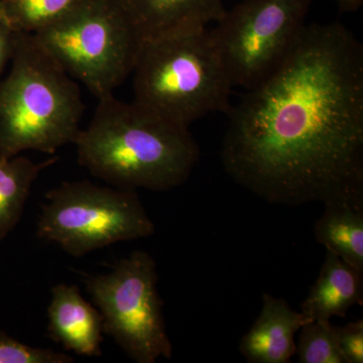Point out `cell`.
<instances>
[{
    "label": "cell",
    "instance_id": "obj_13",
    "mask_svg": "<svg viewBox=\"0 0 363 363\" xmlns=\"http://www.w3.org/2000/svg\"><path fill=\"white\" fill-rule=\"evenodd\" d=\"M58 161L57 157L40 162L26 157H0V242L21 221L38 177Z\"/></svg>",
    "mask_w": 363,
    "mask_h": 363
},
{
    "label": "cell",
    "instance_id": "obj_5",
    "mask_svg": "<svg viewBox=\"0 0 363 363\" xmlns=\"http://www.w3.org/2000/svg\"><path fill=\"white\" fill-rule=\"evenodd\" d=\"M33 35L97 99L114 94L133 74L143 43L121 0H80Z\"/></svg>",
    "mask_w": 363,
    "mask_h": 363
},
{
    "label": "cell",
    "instance_id": "obj_20",
    "mask_svg": "<svg viewBox=\"0 0 363 363\" xmlns=\"http://www.w3.org/2000/svg\"><path fill=\"white\" fill-rule=\"evenodd\" d=\"M335 2L340 9L344 13H354V11H359L363 4V0H332Z\"/></svg>",
    "mask_w": 363,
    "mask_h": 363
},
{
    "label": "cell",
    "instance_id": "obj_1",
    "mask_svg": "<svg viewBox=\"0 0 363 363\" xmlns=\"http://www.w3.org/2000/svg\"><path fill=\"white\" fill-rule=\"evenodd\" d=\"M226 114L222 164L241 187L286 206L363 205V48L341 23L306 26Z\"/></svg>",
    "mask_w": 363,
    "mask_h": 363
},
{
    "label": "cell",
    "instance_id": "obj_10",
    "mask_svg": "<svg viewBox=\"0 0 363 363\" xmlns=\"http://www.w3.org/2000/svg\"><path fill=\"white\" fill-rule=\"evenodd\" d=\"M307 323L283 298L262 295L257 321L241 338V354L250 363H289L296 354L295 335Z\"/></svg>",
    "mask_w": 363,
    "mask_h": 363
},
{
    "label": "cell",
    "instance_id": "obj_17",
    "mask_svg": "<svg viewBox=\"0 0 363 363\" xmlns=\"http://www.w3.org/2000/svg\"><path fill=\"white\" fill-rule=\"evenodd\" d=\"M71 355L26 345L0 331V363H72Z\"/></svg>",
    "mask_w": 363,
    "mask_h": 363
},
{
    "label": "cell",
    "instance_id": "obj_4",
    "mask_svg": "<svg viewBox=\"0 0 363 363\" xmlns=\"http://www.w3.org/2000/svg\"><path fill=\"white\" fill-rule=\"evenodd\" d=\"M133 75V101L183 128L230 109L234 87L209 28L143 40Z\"/></svg>",
    "mask_w": 363,
    "mask_h": 363
},
{
    "label": "cell",
    "instance_id": "obj_8",
    "mask_svg": "<svg viewBox=\"0 0 363 363\" xmlns=\"http://www.w3.org/2000/svg\"><path fill=\"white\" fill-rule=\"evenodd\" d=\"M313 0H242L210 30L233 87L271 77L304 32Z\"/></svg>",
    "mask_w": 363,
    "mask_h": 363
},
{
    "label": "cell",
    "instance_id": "obj_3",
    "mask_svg": "<svg viewBox=\"0 0 363 363\" xmlns=\"http://www.w3.org/2000/svg\"><path fill=\"white\" fill-rule=\"evenodd\" d=\"M11 69L0 81V157L47 155L75 143L85 104L75 79L35 35L16 32Z\"/></svg>",
    "mask_w": 363,
    "mask_h": 363
},
{
    "label": "cell",
    "instance_id": "obj_14",
    "mask_svg": "<svg viewBox=\"0 0 363 363\" xmlns=\"http://www.w3.org/2000/svg\"><path fill=\"white\" fill-rule=\"evenodd\" d=\"M314 227L318 243L363 272V205H325Z\"/></svg>",
    "mask_w": 363,
    "mask_h": 363
},
{
    "label": "cell",
    "instance_id": "obj_16",
    "mask_svg": "<svg viewBox=\"0 0 363 363\" xmlns=\"http://www.w3.org/2000/svg\"><path fill=\"white\" fill-rule=\"evenodd\" d=\"M296 354L300 363H344L335 326L330 320H314L301 327Z\"/></svg>",
    "mask_w": 363,
    "mask_h": 363
},
{
    "label": "cell",
    "instance_id": "obj_7",
    "mask_svg": "<svg viewBox=\"0 0 363 363\" xmlns=\"http://www.w3.org/2000/svg\"><path fill=\"white\" fill-rule=\"evenodd\" d=\"M157 279L156 262L143 250L118 260L107 274L84 279L86 290L104 320V334L138 363L173 357Z\"/></svg>",
    "mask_w": 363,
    "mask_h": 363
},
{
    "label": "cell",
    "instance_id": "obj_19",
    "mask_svg": "<svg viewBox=\"0 0 363 363\" xmlns=\"http://www.w3.org/2000/svg\"><path fill=\"white\" fill-rule=\"evenodd\" d=\"M16 30L7 21L0 2V74L13 56Z\"/></svg>",
    "mask_w": 363,
    "mask_h": 363
},
{
    "label": "cell",
    "instance_id": "obj_18",
    "mask_svg": "<svg viewBox=\"0 0 363 363\" xmlns=\"http://www.w3.org/2000/svg\"><path fill=\"white\" fill-rule=\"evenodd\" d=\"M339 351L344 363L363 362V320L335 327Z\"/></svg>",
    "mask_w": 363,
    "mask_h": 363
},
{
    "label": "cell",
    "instance_id": "obj_9",
    "mask_svg": "<svg viewBox=\"0 0 363 363\" xmlns=\"http://www.w3.org/2000/svg\"><path fill=\"white\" fill-rule=\"evenodd\" d=\"M47 311L48 334L52 341L81 357L101 355L104 320L97 308L82 297L77 286L59 284L52 288Z\"/></svg>",
    "mask_w": 363,
    "mask_h": 363
},
{
    "label": "cell",
    "instance_id": "obj_15",
    "mask_svg": "<svg viewBox=\"0 0 363 363\" xmlns=\"http://www.w3.org/2000/svg\"><path fill=\"white\" fill-rule=\"evenodd\" d=\"M80 0H0L16 32L35 33L56 21Z\"/></svg>",
    "mask_w": 363,
    "mask_h": 363
},
{
    "label": "cell",
    "instance_id": "obj_12",
    "mask_svg": "<svg viewBox=\"0 0 363 363\" xmlns=\"http://www.w3.org/2000/svg\"><path fill=\"white\" fill-rule=\"evenodd\" d=\"M363 303V272L327 250L319 277L303 302L306 321L345 317Z\"/></svg>",
    "mask_w": 363,
    "mask_h": 363
},
{
    "label": "cell",
    "instance_id": "obj_11",
    "mask_svg": "<svg viewBox=\"0 0 363 363\" xmlns=\"http://www.w3.org/2000/svg\"><path fill=\"white\" fill-rule=\"evenodd\" d=\"M143 40L203 30L225 11L223 0H121Z\"/></svg>",
    "mask_w": 363,
    "mask_h": 363
},
{
    "label": "cell",
    "instance_id": "obj_2",
    "mask_svg": "<svg viewBox=\"0 0 363 363\" xmlns=\"http://www.w3.org/2000/svg\"><path fill=\"white\" fill-rule=\"evenodd\" d=\"M78 164L112 187L164 192L187 182L200 150L189 128L114 94L98 99L74 143Z\"/></svg>",
    "mask_w": 363,
    "mask_h": 363
},
{
    "label": "cell",
    "instance_id": "obj_6",
    "mask_svg": "<svg viewBox=\"0 0 363 363\" xmlns=\"http://www.w3.org/2000/svg\"><path fill=\"white\" fill-rule=\"evenodd\" d=\"M45 197L37 236L74 257L156 233L136 191L72 181L48 191Z\"/></svg>",
    "mask_w": 363,
    "mask_h": 363
}]
</instances>
